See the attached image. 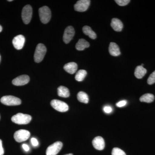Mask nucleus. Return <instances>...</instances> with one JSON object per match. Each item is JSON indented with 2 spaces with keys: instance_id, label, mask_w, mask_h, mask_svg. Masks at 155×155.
Instances as JSON below:
<instances>
[{
  "instance_id": "nucleus-1",
  "label": "nucleus",
  "mask_w": 155,
  "mask_h": 155,
  "mask_svg": "<svg viewBox=\"0 0 155 155\" xmlns=\"http://www.w3.org/2000/svg\"><path fill=\"white\" fill-rule=\"evenodd\" d=\"M31 120V117L28 114L18 113L11 118L12 122L19 125H26L28 124Z\"/></svg>"
},
{
  "instance_id": "nucleus-2",
  "label": "nucleus",
  "mask_w": 155,
  "mask_h": 155,
  "mask_svg": "<svg viewBox=\"0 0 155 155\" xmlns=\"http://www.w3.org/2000/svg\"><path fill=\"white\" fill-rule=\"evenodd\" d=\"M39 15L41 21L44 24L49 22L51 17V10L47 6H44L39 9Z\"/></svg>"
},
{
  "instance_id": "nucleus-3",
  "label": "nucleus",
  "mask_w": 155,
  "mask_h": 155,
  "mask_svg": "<svg viewBox=\"0 0 155 155\" xmlns=\"http://www.w3.org/2000/svg\"><path fill=\"white\" fill-rule=\"evenodd\" d=\"M47 49L46 47L42 44L40 43L37 46L34 54V60L36 63H40L43 60Z\"/></svg>"
},
{
  "instance_id": "nucleus-4",
  "label": "nucleus",
  "mask_w": 155,
  "mask_h": 155,
  "mask_svg": "<svg viewBox=\"0 0 155 155\" xmlns=\"http://www.w3.org/2000/svg\"><path fill=\"white\" fill-rule=\"evenodd\" d=\"M1 102L7 106H17L21 104V101L19 98L13 96H5L1 99Z\"/></svg>"
},
{
  "instance_id": "nucleus-5",
  "label": "nucleus",
  "mask_w": 155,
  "mask_h": 155,
  "mask_svg": "<svg viewBox=\"0 0 155 155\" xmlns=\"http://www.w3.org/2000/svg\"><path fill=\"white\" fill-rule=\"evenodd\" d=\"M30 136L29 131L24 129H20L15 132L14 138L17 142L20 143L28 140Z\"/></svg>"
},
{
  "instance_id": "nucleus-6",
  "label": "nucleus",
  "mask_w": 155,
  "mask_h": 155,
  "mask_svg": "<svg viewBox=\"0 0 155 155\" xmlns=\"http://www.w3.org/2000/svg\"><path fill=\"white\" fill-rule=\"evenodd\" d=\"M51 104L53 108L59 112H65L69 110L67 104L60 100H53L51 101Z\"/></svg>"
},
{
  "instance_id": "nucleus-7",
  "label": "nucleus",
  "mask_w": 155,
  "mask_h": 155,
  "mask_svg": "<svg viewBox=\"0 0 155 155\" xmlns=\"http://www.w3.org/2000/svg\"><path fill=\"white\" fill-rule=\"evenodd\" d=\"M32 15V9L30 5H26L23 8L22 12V18L23 22L28 24L31 20Z\"/></svg>"
},
{
  "instance_id": "nucleus-8",
  "label": "nucleus",
  "mask_w": 155,
  "mask_h": 155,
  "mask_svg": "<svg viewBox=\"0 0 155 155\" xmlns=\"http://www.w3.org/2000/svg\"><path fill=\"white\" fill-rule=\"evenodd\" d=\"M63 147V143L61 141H57L48 147L46 152V155H56Z\"/></svg>"
},
{
  "instance_id": "nucleus-9",
  "label": "nucleus",
  "mask_w": 155,
  "mask_h": 155,
  "mask_svg": "<svg viewBox=\"0 0 155 155\" xmlns=\"http://www.w3.org/2000/svg\"><path fill=\"white\" fill-rule=\"evenodd\" d=\"M91 1L89 0H79L74 5L75 11L78 12H84L87 10L89 7Z\"/></svg>"
},
{
  "instance_id": "nucleus-10",
  "label": "nucleus",
  "mask_w": 155,
  "mask_h": 155,
  "mask_svg": "<svg viewBox=\"0 0 155 155\" xmlns=\"http://www.w3.org/2000/svg\"><path fill=\"white\" fill-rule=\"evenodd\" d=\"M74 28L72 26H69L64 31L63 40L66 44L69 43L72 40L75 35Z\"/></svg>"
},
{
  "instance_id": "nucleus-11",
  "label": "nucleus",
  "mask_w": 155,
  "mask_h": 155,
  "mask_svg": "<svg viewBox=\"0 0 155 155\" xmlns=\"http://www.w3.org/2000/svg\"><path fill=\"white\" fill-rule=\"evenodd\" d=\"M30 78L27 75H23L18 76L12 81V83L16 86H22L28 83Z\"/></svg>"
},
{
  "instance_id": "nucleus-12",
  "label": "nucleus",
  "mask_w": 155,
  "mask_h": 155,
  "mask_svg": "<svg viewBox=\"0 0 155 155\" xmlns=\"http://www.w3.org/2000/svg\"><path fill=\"white\" fill-rule=\"evenodd\" d=\"M25 37L21 35L15 36L13 39V45L16 49L19 50L22 49L24 46L25 43Z\"/></svg>"
},
{
  "instance_id": "nucleus-13",
  "label": "nucleus",
  "mask_w": 155,
  "mask_h": 155,
  "mask_svg": "<svg viewBox=\"0 0 155 155\" xmlns=\"http://www.w3.org/2000/svg\"><path fill=\"white\" fill-rule=\"evenodd\" d=\"M92 144L96 149L102 150L105 147L104 140L101 137H96L93 140Z\"/></svg>"
},
{
  "instance_id": "nucleus-14",
  "label": "nucleus",
  "mask_w": 155,
  "mask_h": 155,
  "mask_svg": "<svg viewBox=\"0 0 155 155\" xmlns=\"http://www.w3.org/2000/svg\"><path fill=\"white\" fill-rule=\"evenodd\" d=\"M109 51L110 54L114 57L120 55L121 54L119 47L118 46V45L114 42H111L110 43Z\"/></svg>"
},
{
  "instance_id": "nucleus-15",
  "label": "nucleus",
  "mask_w": 155,
  "mask_h": 155,
  "mask_svg": "<svg viewBox=\"0 0 155 155\" xmlns=\"http://www.w3.org/2000/svg\"><path fill=\"white\" fill-rule=\"evenodd\" d=\"M111 27L116 31H121L123 27V23L117 18H113L111 23Z\"/></svg>"
},
{
  "instance_id": "nucleus-16",
  "label": "nucleus",
  "mask_w": 155,
  "mask_h": 155,
  "mask_svg": "<svg viewBox=\"0 0 155 155\" xmlns=\"http://www.w3.org/2000/svg\"><path fill=\"white\" fill-rule=\"evenodd\" d=\"M78 69L77 64L74 62H70L65 64L64 69L69 74H73L76 72Z\"/></svg>"
},
{
  "instance_id": "nucleus-17",
  "label": "nucleus",
  "mask_w": 155,
  "mask_h": 155,
  "mask_svg": "<svg viewBox=\"0 0 155 155\" xmlns=\"http://www.w3.org/2000/svg\"><path fill=\"white\" fill-rule=\"evenodd\" d=\"M90 44L88 42L84 39H80L76 44L75 48L78 51H83L84 49L88 48Z\"/></svg>"
},
{
  "instance_id": "nucleus-18",
  "label": "nucleus",
  "mask_w": 155,
  "mask_h": 155,
  "mask_svg": "<svg viewBox=\"0 0 155 155\" xmlns=\"http://www.w3.org/2000/svg\"><path fill=\"white\" fill-rule=\"evenodd\" d=\"M147 69L141 66H138L136 68L134 75L135 77L138 79L142 78L146 74Z\"/></svg>"
},
{
  "instance_id": "nucleus-19",
  "label": "nucleus",
  "mask_w": 155,
  "mask_h": 155,
  "mask_svg": "<svg viewBox=\"0 0 155 155\" xmlns=\"http://www.w3.org/2000/svg\"><path fill=\"white\" fill-rule=\"evenodd\" d=\"M58 95L62 97L67 98L70 96L69 89L67 87L63 86L59 87L58 89Z\"/></svg>"
},
{
  "instance_id": "nucleus-20",
  "label": "nucleus",
  "mask_w": 155,
  "mask_h": 155,
  "mask_svg": "<svg viewBox=\"0 0 155 155\" xmlns=\"http://www.w3.org/2000/svg\"><path fill=\"white\" fill-rule=\"evenodd\" d=\"M82 30L84 33L86 35L89 36V37L90 38H91L92 39H95L96 38L97 35L96 33H95L94 31L92 30L91 28L89 26H84Z\"/></svg>"
},
{
  "instance_id": "nucleus-21",
  "label": "nucleus",
  "mask_w": 155,
  "mask_h": 155,
  "mask_svg": "<svg viewBox=\"0 0 155 155\" xmlns=\"http://www.w3.org/2000/svg\"><path fill=\"white\" fill-rule=\"evenodd\" d=\"M155 99L154 96L151 94L148 93L143 94L140 98V101L143 102L150 103L153 102Z\"/></svg>"
},
{
  "instance_id": "nucleus-22",
  "label": "nucleus",
  "mask_w": 155,
  "mask_h": 155,
  "mask_svg": "<svg viewBox=\"0 0 155 155\" xmlns=\"http://www.w3.org/2000/svg\"><path fill=\"white\" fill-rule=\"evenodd\" d=\"M77 98L80 102L87 104L89 101L88 95L83 91H80L77 94Z\"/></svg>"
},
{
  "instance_id": "nucleus-23",
  "label": "nucleus",
  "mask_w": 155,
  "mask_h": 155,
  "mask_svg": "<svg viewBox=\"0 0 155 155\" xmlns=\"http://www.w3.org/2000/svg\"><path fill=\"white\" fill-rule=\"evenodd\" d=\"M87 74V72L85 70L81 69V70H79L75 75V80L78 81H82L86 77Z\"/></svg>"
},
{
  "instance_id": "nucleus-24",
  "label": "nucleus",
  "mask_w": 155,
  "mask_h": 155,
  "mask_svg": "<svg viewBox=\"0 0 155 155\" xmlns=\"http://www.w3.org/2000/svg\"><path fill=\"white\" fill-rule=\"evenodd\" d=\"M112 155H126L125 152L119 148H114L112 150Z\"/></svg>"
},
{
  "instance_id": "nucleus-25",
  "label": "nucleus",
  "mask_w": 155,
  "mask_h": 155,
  "mask_svg": "<svg viewBox=\"0 0 155 155\" xmlns=\"http://www.w3.org/2000/svg\"><path fill=\"white\" fill-rule=\"evenodd\" d=\"M155 83V71L150 74L147 79V83L149 84H152Z\"/></svg>"
},
{
  "instance_id": "nucleus-26",
  "label": "nucleus",
  "mask_w": 155,
  "mask_h": 155,
  "mask_svg": "<svg viewBox=\"0 0 155 155\" xmlns=\"http://www.w3.org/2000/svg\"><path fill=\"white\" fill-rule=\"evenodd\" d=\"M116 2L120 6L126 5L130 2V0H116Z\"/></svg>"
},
{
  "instance_id": "nucleus-27",
  "label": "nucleus",
  "mask_w": 155,
  "mask_h": 155,
  "mask_svg": "<svg viewBox=\"0 0 155 155\" xmlns=\"http://www.w3.org/2000/svg\"><path fill=\"white\" fill-rule=\"evenodd\" d=\"M127 101L126 100H123V101H120L119 102L116 104V105L118 107H124L127 104Z\"/></svg>"
},
{
  "instance_id": "nucleus-28",
  "label": "nucleus",
  "mask_w": 155,
  "mask_h": 155,
  "mask_svg": "<svg viewBox=\"0 0 155 155\" xmlns=\"http://www.w3.org/2000/svg\"><path fill=\"white\" fill-rule=\"evenodd\" d=\"M104 110L107 114H110L112 111V108L110 106H106L104 108Z\"/></svg>"
},
{
  "instance_id": "nucleus-29",
  "label": "nucleus",
  "mask_w": 155,
  "mask_h": 155,
  "mask_svg": "<svg viewBox=\"0 0 155 155\" xmlns=\"http://www.w3.org/2000/svg\"><path fill=\"white\" fill-rule=\"evenodd\" d=\"M31 144H32L33 146L36 147L38 145V141L37 140L36 138L33 137V138L31 139Z\"/></svg>"
},
{
  "instance_id": "nucleus-30",
  "label": "nucleus",
  "mask_w": 155,
  "mask_h": 155,
  "mask_svg": "<svg viewBox=\"0 0 155 155\" xmlns=\"http://www.w3.org/2000/svg\"><path fill=\"white\" fill-rule=\"evenodd\" d=\"M4 154V150L2 147V142L0 139V155H3Z\"/></svg>"
},
{
  "instance_id": "nucleus-31",
  "label": "nucleus",
  "mask_w": 155,
  "mask_h": 155,
  "mask_svg": "<svg viewBox=\"0 0 155 155\" xmlns=\"http://www.w3.org/2000/svg\"><path fill=\"white\" fill-rule=\"evenodd\" d=\"M22 148L23 149L25 150V151H28L29 150V147L28 145L26 144H23L22 145Z\"/></svg>"
},
{
  "instance_id": "nucleus-32",
  "label": "nucleus",
  "mask_w": 155,
  "mask_h": 155,
  "mask_svg": "<svg viewBox=\"0 0 155 155\" xmlns=\"http://www.w3.org/2000/svg\"><path fill=\"white\" fill-rule=\"evenodd\" d=\"M2 31V26L0 25V32H1Z\"/></svg>"
},
{
  "instance_id": "nucleus-33",
  "label": "nucleus",
  "mask_w": 155,
  "mask_h": 155,
  "mask_svg": "<svg viewBox=\"0 0 155 155\" xmlns=\"http://www.w3.org/2000/svg\"><path fill=\"white\" fill-rule=\"evenodd\" d=\"M65 155H73V154H72V153H69V154H68Z\"/></svg>"
},
{
  "instance_id": "nucleus-34",
  "label": "nucleus",
  "mask_w": 155,
  "mask_h": 155,
  "mask_svg": "<svg viewBox=\"0 0 155 155\" xmlns=\"http://www.w3.org/2000/svg\"><path fill=\"white\" fill-rule=\"evenodd\" d=\"M8 1V2H12V0H9V1Z\"/></svg>"
},
{
  "instance_id": "nucleus-35",
  "label": "nucleus",
  "mask_w": 155,
  "mask_h": 155,
  "mask_svg": "<svg viewBox=\"0 0 155 155\" xmlns=\"http://www.w3.org/2000/svg\"><path fill=\"white\" fill-rule=\"evenodd\" d=\"M0 61H1V56H0Z\"/></svg>"
}]
</instances>
